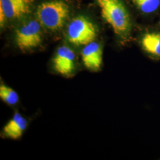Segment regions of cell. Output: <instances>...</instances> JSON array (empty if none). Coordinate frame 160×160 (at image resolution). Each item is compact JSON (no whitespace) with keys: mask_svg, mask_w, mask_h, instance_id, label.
Listing matches in <instances>:
<instances>
[{"mask_svg":"<svg viewBox=\"0 0 160 160\" xmlns=\"http://www.w3.org/2000/svg\"><path fill=\"white\" fill-rule=\"evenodd\" d=\"M102 17L114 33L122 39L131 34L132 22L128 11L121 0H96Z\"/></svg>","mask_w":160,"mask_h":160,"instance_id":"1","label":"cell"},{"mask_svg":"<svg viewBox=\"0 0 160 160\" xmlns=\"http://www.w3.org/2000/svg\"><path fill=\"white\" fill-rule=\"evenodd\" d=\"M70 10L62 0H52L38 7L36 16L40 24L47 30L55 32L61 29L67 22Z\"/></svg>","mask_w":160,"mask_h":160,"instance_id":"2","label":"cell"},{"mask_svg":"<svg viewBox=\"0 0 160 160\" xmlns=\"http://www.w3.org/2000/svg\"><path fill=\"white\" fill-rule=\"evenodd\" d=\"M69 42L76 46H85L93 42L97 36V29L87 17L79 16L69 23L67 30Z\"/></svg>","mask_w":160,"mask_h":160,"instance_id":"3","label":"cell"},{"mask_svg":"<svg viewBox=\"0 0 160 160\" xmlns=\"http://www.w3.org/2000/svg\"><path fill=\"white\" fill-rule=\"evenodd\" d=\"M41 24L39 21L30 20L17 29L15 43L22 51H28L40 45L42 42Z\"/></svg>","mask_w":160,"mask_h":160,"instance_id":"4","label":"cell"},{"mask_svg":"<svg viewBox=\"0 0 160 160\" xmlns=\"http://www.w3.org/2000/svg\"><path fill=\"white\" fill-rule=\"evenodd\" d=\"M31 0H0V24L3 26L6 18L15 19L29 13Z\"/></svg>","mask_w":160,"mask_h":160,"instance_id":"5","label":"cell"},{"mask_svg":"<svg viewBox=\"0 0 160 160\" xmlns=\"http://www.w3.org/2000/svg\"><path fill=\"white\" fill-rule=\"evenodd\" d=\"M75 60L74 52L68 46H60L53 60V67L59 74L68 76L74 70Z\"/></svg>","mask_w":160,"mask_h":160,"instance_id":"6","label":"cell"},{"mask_svg":"<svg viewBox=\"0 0 160 160\" xmlns=\"http://www.w3.org/2000/svg\"><path fill=\"white\" fill-rule=\"evenodd\" d=\"M81 58L87 68L92 71L98 70L103 62L102 46L94 41L86 45L81 51Z\"/></svg>","mask_w":160,"mask_h":160,"instance_id":"7","label":"cell"},{"mask_svg":"<svg viewBox=\"0 0 160 160\" xmlns=\"http://www.w3.org/2000/svg\"><path fill=\"white\" fill-rule=\"evenodd\" d=\"M28 126L26 118L16 112L12 119L4 126L2 132L6 137L16 140L22 137Z\"/></svg>","mask_w":160,"mask_h":160,"instance_id":"8","label":"cell"},{"mask_svg":"<svg viewBox=\"0 0 160 160\" xmlns=\"http://www.w3.org/2000/svg\"><path fill=\"white\" fill-rule=\"evenodd\" d=\"M141 45L144 51L151 57L160 58V32L144 33L141 39Z\"/></svg>","mask_w":160,"mask_h":160,"instance_id":"9","label":"cell"},{"mask_svg":"<svg viewBox=\"0 0 160 160\" xmlns=\"http://www.w3.org/2000/svg\"><path fill=\"white\" fill-rule=\"evenodd\" d=\"M0 98L4 102L11 106L16 104L19 100L17 92L3 83L0 85Z\"/></svg>","mask_w":160,"mask_h":160,"instance_id":"10","label":"cell"},{"mask_svg":"<svg viewBox=\"0 0 160 160\" xmlns=\"http://www.w3.org/2000/svg\"><path fill=\"white\" fill-rule=\"evenodd\" d=\"M139 10L145 14L156 12L160 6V0H133Z\"/></svg>","mask_w":160,"mask_h":160,"instance_id":"11","label":"cell"}]
</instances>
